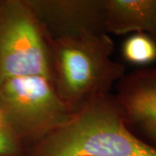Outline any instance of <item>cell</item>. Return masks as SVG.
I'll return each instance as SVG.
<instances>
[{
    "label": "cell",
    "mask_w": 156,
    "mask_h": 156,
    "mask_svg": "<svg viewBox=\"0 0 156 156\" xmlns=\"http://www.w3.org/2000/svg\"><path fill=\"white\" fill-rule=\"evenodd\" d=\"M24 156H156V147L129 129L116 96L109 93L72 114Z\"/></svg>",
    "instance_id": "6da1fadb"
},
{
    "label": "cell",
    "mask_w": 156,
    "mask_h": 156,
    "mask_svg": "<svg viewBox=\"0 0 156 156\" xmlns=\"http://www.w3.org/2000/svg\"><path fill=\"white\" fill-rule=\"evenodd\" d=\"M114 41L108 34L51 41V83L72 114L111 90L126 75L112 59Z\"/></svg>",
    "instance_id": "7a4b0ae2"
},
{
    "label": "cell",
    "mask_w": 156,
    "mask_h": 156,
    "mask_svg": "<svg viewBox=\"0 0 156 156\" xmlns=\"http://www.w3.org/2000/svg\"><path fill=\"white\" fill-rule=\"evenodd\" d=\"M0 111L26 150L72 116L51 81L42 76L12 77L0 83Z\"/></svg>",
    "instance_id": "3957f363"
},
{
    "label": "cell",
    "mask_w": 156,
    "mask_h": 156,
    "mask_svg": "<svg viewBox=\"0 0 156 156\" xmlns=\"http://www.w3.org/2000/svg\"><path fill=\"white\" fill-rule=\"evenodd\" d=\"M25 76L51 81V40L30 0H0V83Z\"/></svg>",
    "instance_id": "277c9868"
},
{
    "label": "cell",
    "mask_w": 156,
    "mask_h": 156,
    "mask_svg": "<svg viewBox=\"0 0 156 156\" xmlns=\"http://www.w3.org/2000/svg\"><path fill=\"white\" fill-rule=\"evenodd\" d=\"M51 41L107 34L106 0H30Z\"/></svg>",
    "instance_id": "5b68a950"
},
{
    "label": "cell",
    "mask_w": 156,
    "mask_h": 156,
    "mask_svg": "<svg viewBox=\"0 0 156 156\" xmlns=\"http://www.w3.org/2000/svg\"><path fill=\"white\" fill-rule=\"evenodd\" d=\"M116 88L115 96L129 129L156 147V69L126 74Z\"/></svg>",
    "instance_id": "8992f818"
},
{
    "label": "cell",
    "mask_w": 156,
    "mask_h": 156,
    "mask_svg": "<svg viewBox=\"0 0 156 156\" xmlns=\"http://www.w3.org/2000/svg\"><path fill=\"white\" fill-rule=\"evenodd\" d=\"M106 33H156V0H106Z\"/></svg>",
    "instance_id": "52a82bcc"
},
{
    "label": "cell",
    "mask_w": 156,
    "mask_h": 156,
    "mask_svg": "<svg viewBox=\"0 0 156 156\" xmlns=\"http://www.w3.org/2000/svg\"><path fill=\"white\" fill-rule=\"evenodd\" d=\"M122 56L126 62L135 65L153 63L156 60V40L145 33L134 34L124 42Z\"/></svg>",
    "instance_id": "ba28073f"
},
{
    "label": "cell",
    "mask_w": 156,
    "mask_h": 156,
    "mask_svg": "<svg viewBox=\"0 0 156 156\" xmlns=\"http://www.w3.org/2000/svg\"><path fill=\"white\" fill-rule=\"evenodd\" d=\"M26 148L7 127L0 128V156H24Z\"/></svg>",
    "instance_id": "9c48e42d"
},
{
    "label": "cell",
    "mask_w": 156,
    "mask_h": 156,
    "mask_svg": "<svg viewBox=\"0 0 156 156\" xmlns=\"http://www.w3.org/2000/svg\"><path fill=\"white\" fill-rule=\"evenodd\" d=\"M153 36L154 37V38H155L156 39V33H155V34H154V35H153Z\"/></svg>",
    "instance_id": "30bf717a"
},
{
    "label": "cell",
    "mask_w": 156,
    "mask_h": 156,
    "mask_svg": "<svg viewBox=\"0 0 156 156\" xmlns=\"http://www.w3.org/2000/svg\"><path fill=\"white\" fill-rule=\"evenodd\" d=\"M155 40H156V39H155Z\"/></svg>",
    "instance_id": "8fae6325"
}]
</instances>
